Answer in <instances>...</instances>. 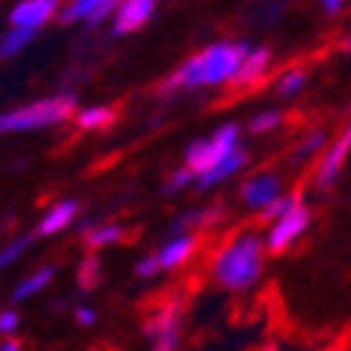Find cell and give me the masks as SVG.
Segmentation results:
<instances>
[{
  "label": "cell",
  "mask_w": 351,
  "mask_h": 351,
  "mask_svg": "<svg viewBox=\"0 0 351 351\" xmlns=\"http://www.w3.org/2000/svg\"><path fill=\"white\" fill-rule=\"evenodd\" d=\"M249 40H215L203 46L197 55L186 58L174 72L166 77V92H197V89H217V86H234L237 72L249 55Z\"/></svg>",
  "instance_id": "1"
},
{
  "label": "cell",
  "mask_w": 351,
  "mask_h": 351,
  "mask_svg": "<svg viewBox=\"0 0 351 351\" xmlns=\"http://www.w3.org/2000/svg\"><path fill=\"white\" fill-rule=\"evenodd\" d=\"M266 234L254 229H240L215 249L212 260H208V274L223 291H252L266 271Z\"/></svg>",
  "instance_id": "2"
},
{
  "label": "cell",
  "mask_w": 351,
  "mask_h": 351,
  "mask_svg": "<svg viewBox=\"0 0 351 351\" xmlns=\"http://www.w3.org/2000/svg\"><path fill=\"white\" fill-rule=\"evenodd\" d=\"M77 114V97L75 95H49L32 103H21L0 114V132L3 134H26V132H43L51 126H60L66 120H75Z\"/></svg>",
  "instance_id": "3"
},
{
  "label": "cell",
  "mask_w": 351,
  "mask_h": 351,
  "mask_svg": "<svg viewBox=\"0 0 351 351\" xmlns=\"http://www.w3.org/2000/svg\"><path fill=\"white\" fill-rule=\"evenodd\" d=\"M240 137H243V129L237 123H220V126L206 134V137H197L195 143L186 146V154H183V166H189L191 171L197 174H206L208 169H215L220 160L232 157L234 152H240Z\"/></svg>",
  "instance_id": "4"
},
{
  "label": "cell",
  "mask_w": 351,
  "mask_h": 351,
  "mask_svg": "<svg viewBox=\"0 0 351 351\" xmlns=\"http://www.w3.org/2000/svg\"><path fill=\"white\" fill-rule=\"evenodd\" d=\"M143 335L152 351H178L183 340V306L178 297H166L149 308L143 320Z\"/></svg>",
  "instance_id": "5"
},
{
  "label": "cell",
  "mask_w": 351,
  "mask_h": 351,
  "mask_svg": "<svg viewBox=\"0 0 351 351\" xmlns=\"http://www.w3.org/2000/svg\"><path fill=\"white\" fill-rule=\"evenodd\" d=\"M283 195H286V183H283V174L277 169L252 171L249 178L240 183V203H243V208H249L254 215H263Z\"/></svg>",
  "instance_id": "6"
},
{
  "label": "cell",
  "mask_w": 351,
  "mask_h": 351,
  "mask_svg": "<svg viewBox=\"0 0 351 351\" xmlns=\"http://www.w3.org/2000/svg\"><path fill=\"white\" fill-rule=\"evenodd\" d=\"M308 229H311V208L303 200L300 206H294L291 212H286L283 217H277V220L269 223V229H266V245H269V252L271 254L289 252L291 245H297V243L306 237Z\"/></svg>",
  "instance_id": "7"
},
{
  "label": "cell",
  "mask_w": 351,
  "mask_h": 351,
  "mask_svg": "<svg viewBox=\"0 0 351 351\" xmlns=\"http://www.w3.org/2000/svg\"><path fill=\"white\" fill-rule=\"evenodd\" d=\"M348 154H351V117L346 120V126L340 129V134L328 143V149L323 152V157L317 160V166H314V171H311V186L317 189V191H328L331 186L340 180Z\"/></svg>",
  "instance_id": "8"
},
{
  "label": "cell",
  "mask_w": 351,
  "mask_h": 351,
  "mask_svg": "<svg viewBox=\"0 0 351 351\" xmlns=\"http://www.w3.org/2000/svg\"><path fill=\"white\" fill-rule=\"evenodd\" d=\"M60 9H63V0H17L9 12V26L38 32L49 21L60 17Z\"/></svg>",
  "instance_id": "9"
},
{
  "label": "cell",
  "mask_w": 351,
  "mask_h": 351,
  "mask_svg": "<svg viewBox=\"0 0 351 351\" xmlns=\"http://www.w3.org/2000/svg\"><path fill=\"white\" fill-rule=\"evenodd\" d=\"M120 0H63L60 9V23H86L97 26L103 21H112Z\"/></svg>",
  "instance_id": "10"
},
{
  "label": "cell",
  "mask_w": 351,
  "mask_h": 351,
  "mask_svg": "<svg viewBox=\"0 0 351 351\" xmlns=\"http://www.w3.org/2000/svg\"><path fill=\"white\" fill-rule=\"evenodd\" d=\"M157 9V0H120V6L112 17V34L123 38V34H132L137 29H143Z\"/></svg>",
  "instance_id": "11"
},
{
  "label": "cell",
  "mask_w": 351,
  "mask_h": 351,
  "mask_svg": "<svg viewBox=\"0 0 351 351\" xmlns=\"http://www.w3.org/2000/svg\"><path fill=\"white\" fill-rule=\"evenodd\" d=\"M197 249H200V234L189 232V234H171L154 254L163 271H174V269H183L197 254Z\"/></svg>",
  "instance_id": "12"
},
{
  "label": "cell",
  "mask_w": 351,
  "mask_h": 351,
  "mask_svg": "<svg viewBox=\"0 0 351 351\" xmlns=\"http://www.w3.org/2000/svg\"><path fill=\"white\" fill-rule=\"evenodd\" d=\"M77 212H80V203L75 197H60L55 203H49L46 212L38 220V229H34V234H38V237H55V234L66 232L69 226L75 223Z\"/></svg>",
  "instance_id": "13"
},
{
  "label": "cell",
  "mask_w": 351,
  "mask_h": 351,
  "mask_svg": "<svg viewBox=\"0 0 351 351\" xmlns=\"http://www.w3.org/2000/svg\"><path fill=\"white\" fill-rule=\"evenodd\" d=\"M269 72H271V49L269 46H252L243 66H240V72H237L234 86L237 89H252V86L266 80Z\"/></svg>",
  "instance_id": "14"
},
{
  "label": "cell",
  "mask_w": 351,
  "mask_h": 351,
  "mask_svg": "<svg viewBox=\"0 0 351 351\" xmlns=\"http://www.w3.org/2000/svg\"><path fill=\"white\" fill-rule=\"evenodd\" d=\"M328 132L326 129H308L297 143L291 146V152H289V166H294V169H303V166H308V163H314V160H320L323 157V152L328 149Z\"/></svg>",
  "instance_id": "15"
},
{
  "label": "cell",
  "mask_w": 351,
  "mask_h": 351,
  "mask_svg": "<svg viewBox=\"0 0 351 351\" xmlns=\"http://www.w3.org/2000/svg\"><path fill=\"white\" fill-rule=\"evenodd\" d=\"M55 274H58V269L49 266V263H46V266L32 269L29 274H23L12 286V303H26V300H32V297H38L40 291L49 289V283L55 280Z\"/></svg>",
  "instance_id": "16"
},
{
  "label": "cell",
  "mask_w": 351,
  "mask_h": 351,
  "mask_svg": "<svg viewBox=\"0 0 351 351\" xmlns=\"http://www.w3.org/2000/svg\"><path fill=\"white\" fill-rule=\"evenodd\" d=\"M220 217H223L220 208H186V212L171 217L169 234H189V232L200 234L206 226H215Z\"/></svg>",
  "instance_id": "17"
},
{
  "label": "cell",
  "mask_w": 351,
  "mask_h": 351,
  "mask_svg": "<svg viewBox=\"0 0 351 351\" xmlns=\"http://www.w3.org/2000/svg\"><path fill=\"white\" fill-rule=\"evenodd\" d=\"M245 163H249V154H245L243 149L234 152L232 157L220 160L215 169H208L206 174H200V178H197V189H200V191H208V189H215V186H220V183H226V180L237 178V174L245 169Z\"/></svg>",
  "instance_id": "18"
},
{
  "label": "cell",
  "mask_w": 351,
  "mask_h": 351,
  "mask_svg": "<svg viewBox=\"0 0 351 351\" xmlns=\"http://www.w3.org/2000/svg\"><path fill=\"white\" fill-rule=\"evenodd\" d=\"M126 237V229L117 223H86L83 226V245L89 252H103L109 245H117Z\"/></svg>",
  "instance_id": "19"
},
{
  "label": "cell",
  "mask_w": 351,
  "mask_h": 351,
  "mask_svg": "<svg viewBox=\"0 0 351 351\" xmlns=\"http://www.w3.org/2000/svg\"><path fill=\"white\" fill-rule=\"evenodd\" d=\"M306 83H308L306 69L289 66V69H283V72L277 75L274 92H277V97H283V100H294V97H300V92L306 89Z\"/></svg>",
  "instance_id": "20"
},
{
  "label": "cell",
  "mask_w": 351,
  "mask_h": 351,
  "mask_svg": "<svg viewBox=\"0 0 351 351\" xmlns=\"http://www.w3.org/2000/svg\"><path fill=\"white\" fill-rule=\"evenodd\" d=\"M112 120H114V112L109 106H83L77 109L72 123L80 132H100V129H109Z\"/></svg>",
  "instance_id": "21"
},
{
  "label": "cell",
  "mask_w": 351,
  "mask_h": 351,
  "mask_svg": "<svg viewBox=\"0 0 351 351\" xmlns=\"http://www.w3.org/2000/svg\"><path fill=\"white\" fill-rule=\"evenodd\" d=\"M38 32H29V29H17V26H9L3 34H0V58H14L34 40Z\"/></svg>",
  "instance_id": "22"
},
{
  "label": "cell",
  "mask_w": 351,
  "mask_h": 351,
  "mask_svg": "<svg viewBox=\"0 0 351 351\" xmlns=\"http://www.w3.org/2000/svg\"><path fill=\"white\" fill-rule=\"evenodd\" d=\"M100 277H103V263H100L97 252H89L77 263V289L92 291L95 286H100Z\"/></svg>",
  "instance_id": "23"
},
{
  "label": "cell",
  "mask_w": 351,
  "mask_h": 351,
  "mask_svg": "<svg viewBox=\"0 0 351 351\" xmlns=\"http://www.w3.org/2000/svg\"><path fill=\"white\" fill-rule=\"evenodd\" d=\"M286 123V114L280 112V109H260L257 114H252V120H249V129L252 134H271V132H277L280 126Z\"/></svg>",
  "instance_id": "24"
},
{
  "label": "cell",
  "mask_w": 351,
  "mask_h": 351,
  "mask_svg": "<svg viewBox=\"0 0 351 351\" xmlns=\"http://www.w3.org/2000/svg\"><path fill=\"white\" fill-rule=\"evenodd\" d=\"M38 237V234H32V232H26V234H14L3 249H0V266L3 269H9L12 263H17L21 257H26V252L32 249V240Z\"/></svg>",
  "instance_id": "25"
},
{
  "label": "cell",
  "mask_w": 351,
  "mask_h": 351,
  "mask_svg": "<svg viewBox=\"0 0 351 351\" xmlns=\"http://www.w3.org/2000/svg\"><path fill=\"white\" fill-rule=\"evenodd\" d=\"M300 203H303V195H300V191H286V195L280 197L277 203H271L260 217L271 223V220H277V217H283L286 212H291V208H294V206H300Z\"/></svg>",
  "instance_id": "26"
},
{
  "label": "cell",
  "mask_w": 351,
  "mask_h": 351,
  "mask_svg": "<svg viewBox=\"0 0 351 351\" xmlns=\"http://www.w3.org/2000/svg\"><path fill=\"white\" fill-rule=\"evenodd\" d=\"M191 183L197 186V174L191 171L189 166H178V169H174L169 178H166V189H163V191H166V195H178V191L189 189Z\"/></svg>",
  "instance_id": "27"
},
{
  "label": "cell",
  "mask_w": 351,
  "mask_h": 351,
  "mask_svg": "<svg viewBox=\"0 0 351 351\" xmlns=\"http://www.w3.org/2000/svg\"><path fill=\"white\" fill-rule=\"evenodd\" d=\"M160 263H157V254H146V257H140L134 263V277L137 280H154L157 274H160Z\"/></svg>",
  "instance_id": "28"
},
{
  "label": "cell",
  "mask_w": 351,
  "mask_h": 351,
  "mask_svg": "<svg viewBox=\"0 0 351 351\" xmlns=\"http://www.w3.org/2000/svg\"><path fill=\"white\" fill-rule=\"evenodd\" d=\"M72 317H75V323H77L80 328H92V326L97 323V308L89 306V303H77L75 311H72Z\"/></svg>",
  "instance_id": "29"
},
{
  "label": "cell",
  "mask_w": 351,
  "mask_h": 351,
  "mask_svg": "<svg viewBox=\"0 0 351 351\" xmlns=\"http://www.w3.org/2000/svg\"><path fill=\"white\" fill-rule=\"evenodd\" d=\"M17 326H21V314H17V308H3V311H0V335L14 337Z\"/></svg>",
  "instance_id": "30"
},
{
  "label": "cell",
  "mask_w": 351,
  "mask_h": 351,
  "mask_svg": "<svg viewBox=\"0 0 351 351\" xmlns=\"http://www.w3.org/2000/svg\"><path fill=\"white\" fill-rule=\"evenodd\" d=\"M348 0H317V6L326 12V14H340L346 9Z\"/></svg>",
  "instance_id": "31"
},
{
  "label": "cell",
  "mask_w": 351,
  "mask_h": 351,
  "mask_svg": "<svg viewBox=\"0 0 351 351\" xmlns=\"http://www.w3.org/2000/svg\"><path fill=\"white\" fill-rule=\"evenodd\" d=\"M0 351H23V343L17 337H3V343H0Z\"/></svg>",
  "instance_id": "32"
},
{
  "label": "cell",
  "mask_w": 351,
  "mask_h": 351,
  "mask_svg": "<svg viewBox=\"0 0 351 351\" xmlns=\"http://www.w3.org/2000/svg\"><path fill=\"white\" fill-rule=\"evenodd\" d=\"M260 351H283V348H280V346H277V343H266V346H263V348H260Z\"/></svg>",
  "instance_id": "33"
},
{
  "label": "cell",
  "mask_w": 351,
  "mask_h": 351,
  "mask_svg": "<svg viewBox=\"0 0 351 351\" xmlns=\"http://www.w3.org/2000/svg\"><path fill=\"white\" fill-rule=\"evenodd\" d=\"M343 49H346V51H351V29H348V34H346V40H343Z\"/></svg>",
  "instance_id": "34"
}]
</instances>
